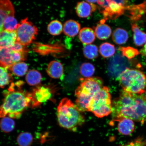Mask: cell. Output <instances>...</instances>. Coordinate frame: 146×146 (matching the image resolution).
Segmentation results:
<instances>
[{
    "instance_id": "obj_3",
    "label": "cell",
    "mask_w": 146,
    "mask_h": 146,
    "mask_svg": "<svg viewBox=\"0 0 146 146\" xmlns=\"http://www.w3.org/2000/svg\"><path fill=\"white\" fill-rule=\"evenodd\" d=\"M82 112L71 100L64 98L57 107L58 123L64 128L76 131L85 123V117Z\"/></svg>"
},
{
    "instance_id": "obj_28",
    "label": "cell",
    "mask_w": 146,
    "mask_h": 146,
    "mask_svg": "<svg viewBox=\"0 0 146 146\" xmlns=\"http://www.w3.org/2000/svg\"><path fill=\"white\" fill-rule=\"evenodd\" d=\"M84 56L88 59L92 60L98 56V49L96 45L90 44L84 46L83 49Z\"/></svg>"
},
{
    "instance_id": "obj_26",
    "label": "cell",
    "mask_w": 146,
    "mask_h": 146,
    "mask_svg": "<svg viewBox=\"0 0 146 146\" xmlns=\"http://www.w3.org/2000/svg\"><path fill=\"white\" fill-rule=\"evenodd\" d=\"M47 30L51 35L58 36L61 34L63 31V26L61 22L58 20L51 21L47 26Z\"/></svg>"
},
{
    "instance_id": "obj_30",
    "label": "cell",
    "mask_w": 146,
    "mask_h": 146,
    "mask_svg": "<svg viewBox=\"0 0 146 146\" xmlns=\"http://www.w3.org/2000/svg\"><path fill=\"white\" fill-rule=\"evenodd\" d=\"M17 141L20 146H30L33 141L32 135L29 132L21 133L18 136Z\"/></svg>"
},
{
    "instance_id": "obj_36",
    "label": "cell",
    "mask_w": 146,
    "mask_h": 146,
    "mask_svg": "<svg viewBox=\"0 0 146 146\" xmlns=\"http://www.w3.org/2000/svg\"><path fill=\"white\" fill-rule=\"evenodd\" d=\"M99 0H85V1L87 3H98Z\"/></svg>"
},
{
    "instance_id": "obj_4",
    "label": "cell",
    "mask_w": 146,
    "mask_h": 146,
    "mask_svg": "<svg viewBox=\"0 0 146 146\" xmlns=\"http://www.w3.org/2000/svg\"><path fill=\"white\" fill-rule=\"evenodd\" d=\"M103 80L100 77L85 78L76 89V105L82 112L88 111L89 102L91 98L103 86Z\"/></svg>"
},
{
    "instance_id": "obj_27",
    "label": "cell",
    "mask_w": 146,
    "mask_h": 146,
    "mask_svg": "<svg viewBox=\"0 0 146 146\" xmlns=\"http://www.w3.org/2000/svg\"><path fill=\"white\" fill-rule=\"evenodd\" d=\"M1 119L0 129L3 132L8 133L13 131L15 127V123L12 118L5 117Z\"/></svg>"
},
{
    "instance_id": "obj_33",
    "label": "cell",
    "mask_w": 146,
    "mask_h": 146,
    "mask_svg": "<svg viewBox=\"0 0 146 146\" xmlns=\"http://www.w3.org/2000/svg\"><path fill=\"white\" fill-rule=\"evenodd\" d=\"M120 146H146V139L142 137H138L132 142Z\"/></svg>"
},
{
    "instance_id": "obj_7",
    "label": "cell",
    "mask_w": 146,
    "mask_h": 146,
    "mask_svg": "<svg viewBox=\"0 0 146 146\" xmlns=\"http://www.w3.org/2000/svg\"><path fill=\"white\" fill-rule=\"evenodd\" d=\"M15 32L17 41L27 46L35 40L38 30L27 18L22 20L19 23Z\"/></svg>"
},
{
    "instance_id": "obj_31",
    "label": "cell",
    "mask_w": 146,
    "mask_h": 146,
    "mask_svg": "<svg viewBox=\"0 0 146 146\" xmlns=\"http://www.w3.org/2000/svg\"><path fill=\"white\" fill-rule=\"evenodd\" d=\"M95 71V68L94 66L90 63H83L80 67V74L86 78H91L94 74Z\"/></svg>"
},
{
    "instance_id": "obj_15",
    "label": "cell",
    "mask_w": 146,
    "mask_h": 146,
    "mask_svg": "<svg viewBox=\"0 0 146 146\" xmlns=\"http://www.w3.org/2000/svg\"><path fill=\"white\" fill-rule=\"evenodd\" d=\"M17 41L15 31L3 30L0 32V47L10 48Z\"/></svg>"
},
{
    "instance_id": "obj_16",
    "label": "cell",
    "mask_w": 146,
    "mask_h": 146,
    "mask_svg": "<svg viewBox=\"0 0 146 146\" xmlns=\"http://www.w3.org/2000/svg\"><path fill=\"white\" fill-rule=\"evenodd\" d=\"M81 29V25L74 20H68L64 23L63 31L64 34L69 37H73L77 35Z\"/></svg>"
},
{
    "instance_id": "obj_13",
    "label": "cell",
    "mask_w": 146,
    "mask_h": 146,
    "mask_svg": "<svg viewBox=\"0 0 146 146\" xmlns=\"http://www.w3.org/2000/svg\"><path fill=\"white\" fill-rule=\"evenodd\" d=\"M46 72L51 78L54 79H62L64 76L63 66L58 61H51L47 66Z\"/></svg>"
},
{
    "instance_id": "obj_21",
    "label": "cell",
    "mask_w": 146,
    "mask_h": 146,
    "mask_svg": "<svg viewBox=\"0 0 146 146\" xmlns=\"http://www.w3.org/2000/svg\"><path fill=\"white\" fill-rule=\"evenodd\" d=\"M129 36L127 31L124 29L117 28L113 33L112 39L117 44L121 45L126 43Z\"/></svg>"
},
{
    "instance_id": "obj_25",
    "label": "cell",
    "mask_w": 146,
    "mask_h": 146,
    "mask_svg": "<svg viewBox=\"0 0 146 146\" xmlns=\"http://www.w3.org/2000/svg\"><path fill=\"white\" fill-rule=\"evenodd\" d=\"M8 69L0 66V88H4L13 81V78Z\"/></svg>"
},
{
    "instance_id": "obj_9",
    "label": "cell",
    "mask_w": 146,
    "mask_h": 146,
    "mask_svg": "<svg viewBox=\"0 0 146 146\" xmlns=\"http://www.w3.org/2000/svg\"><path fill=\"white\" fill-rule=\"evenodd\" d=\"M108 5L103 7L102 11L105 20H114L123 15L126 10L127 7L113 0H106Z\"/></svg>"
},
{
    "instance_id": "obj_14",
    "label": "cell",
    "mask_w": 146,
    "mask_h": 146,
    "mask_svg": "<svg viewBox=\"0 0 146 146\" xmlns=\"http://www.w3.org/2000/svg\"><path fill=\"white\" fill-rule=\"evenodd\" d=\"M15 63L13 51L10 48L0 47V66L8 68Z\"/></svg>"
},
{
    "instance_id": "obj_32",
    "label": "cell",
    "mask_w": 146,
    "mask_h": 146,
    "mask_svg": "<svg viewBox=\"0 0 146 146\" xmlns=\"http://www.w3.org/2000/svg\"><path fill=\"white\" fill-rule=\"evenodd\" d=\"M118 50L121 51L123 56L126 57L129 60L132 59L140 54L137 50L129 46H120L118 48Z\"/></svg>"
},
{
    "instance_id": "obj_20",
    "label": "cell",
    "mask_w": 146,
    "mask_h": 146,
    "mask_svg": "<svg viewBox=\"0 0 146 146\" xmlns=\"http://www.w3.org/2000/svg\"><path fill=\"white\" fill-rule=\"evenodd\" d=\"M131 27L135 44L138 46H143L146 42V33L142 31L136 24H131Z\"/></svg>"
},
{
    "instance_id": "obj_29",
    "label": "cell",
    "mask_w": 146,
    "mask_h": 146,
    "mask_svg": "<svg viewBox=\"0 0 146 146\" xmlns=\"http://www.w3.org/2000/svg\"><path fill=\"white\" fill-rule=\"evenodd\" d=\"M18 24L14 16H9L4 20L3 23V30L9 31H15L17 29Z\"/></svg>"
},
{
    "instance_id": "obj_1",
    "label": "cell",
    "mask_w": 146,
    "mask_h": 146,
    "mask_svg": "<svg viewBox=\"0 0 146 146\" xmlns=\"http://www.w3.org/2000/svg\"><path fill=\"white\" fill-rule=\"evenodd\" d=\"M111 113L114 121L127 118L143 124L146 121V96L123 90L113 101Z\"/></svg>"
},
{
    "instance_id": "obj_18",
    "label": "cell",
    "mask_w": 146,
    "mask_h": 146,
    "mask_svg": "<svg viewBox=\"0 0 146 146\" xmlns=\"http://www.w3.org/2000/svg\"><path fill=\"white\" fill-rule=\"evenodd\" d=\"M102 22L96 25L94 29V32L96 36L98 39L102 40L108 39L112 34V30L108 25Z\"/></svg>"
},
{
    "instance_id": "obj_23",
    "label": "cell",
    "mask_w": 146,
    "mask_h": 146,
    "mask_svg": "<svg viewBox=\"0 0 146 146\" xmlns=\"http://www.w3.org/2000/svg\"><path fill=\"white\" fill-rule=\"evenodd\" d=\"M7 69L11 71L14 75L22 76L26 74L28 67L26 63L21 62L14 64Z\"/></svg>"
},
{
    "instance_id": "obj_10",
    "label": "cell",
    "mask_w": 146,
    "mask_h": 146,
    "mask_svg": "<svg viewBox=\"0 0 146 146\" xmlns=\"http://www.w3.org/2000/svg\"><path fill=\"white\" fill-rule=\"evenodd\" d=\"M124 57L123 55L117 56L110 62L108 71L111 76L117 78L124 70L128 68L130 63Z\"/></svg>"
},
{
    "instance_id": "obj_6",
    "label": "cell",
    "mask_w": 146,
    "mask_h": 146,
    "mask_svg": "<svg viewBox=\"0 0 146 146\" xmlns=\"http://www.w3.org/2000/svg\"><path fill=\"white\" fill-rule=\"evenodd\" d=\"M108 87L103 86L91 98L89 102L88 111L98 118L108 116L111 113L112 103Z\"/></svg>"
},
{
    "instance_id": "obj_12",
    "label": "cell",
    "mask_w": 146,
    "mask_h": 146,
    "mask_svg": "<svg viewBox=\"0 0 146 146\" xmlns=\"http://www.w3.org/2000/svg\"><path fill=\"white\" fill-rule=\"evenodd\" d=\"M97 7L94 3L82 1L78 3L76 7V11L78 17L86 18L90 16L95 11Z\"/></svg>"
},
{
    "instance_id": "obj_17",
    "label": "cell",
    "mask_w": 146,
    "mask_h": 146,
    "mask_svg": "<svg viewBox=\"0 0 146 146\" xmlns=\"http://www.w3.org/2000/svg\"><path fill=\"white\" fill-rule=\"evenodd\" d=\"M94 31L90 27H85L80 30L78 38L80 41L85 45L91 44L96 39Z\"/></svg>"
},
{
    "instance_id": "obj_2",
    "label": "cell",
    "mask_w": 146,
    "mask_h": 146,
    "mask_svg": "<svg viewBox=\"0 0 146 146\" xmlns=\"http://www.w3.org/2000/svg\"><path fill=\"white\" fill-rule=\"evenodd\" d=\"M23 84L21 81L12 83L3 92L4 98L2 104L0 106V118L7 116L11 118H19L31 105V93L23 90Z\"/></svg>"
},
{
    "instance_id": "obj_11",
    "label": "cell",
    "mask_w": 146,
    "mask_h": 146,
    "mask_svg": "<svg viewBox=\"0 0 146 146\" xmlns=\"http://www.w3.org/2000/svg\"><path fill=\"white\" fill-rule=\"evenodd\" d=\"M15 10L10 0H0V32L3 30L4 20L9 16H14Z\"/></svg>"
},
{
    "instance_id": "obj_5",
    "label": "cell",
    "mask_w": 146,
    "mask_h": 146,
    "mask_svg": "<svg viewBox=\"0 0 146 146\" xmlns=\"http://www.w3.org/2000/svg\"><path fill=\"white\" fill-rule=\"evenodd\" d=\"M123 90L131 94H143L146 87V76L136 69L127 68L116 78Z\"/></svg>"
},
{
    "instance_id": "obj_8",
    "label": "cell",
    "mask_w": 146,
    "mask_h": 146,
    "mask_svg": "<svg viewBox=\"0 0 146 146\" xmlns=\"http://www.w3.org/2000/svg\"><path fill=\"white\" fill-rule=\"evenodd\" d=\"M31 106L32 108L37 107L52 98V92L50 87L39 85L33 89Z\"/></svg>"
},
{
    "instance_id": "obj_24",
    "label": "cell",
    "mask_w": 146,
    "mask_h": 146,
    "mask_svg": "<svg viewBox=\"0 0 146 146\" xmlns=\"http://www.w3.org/2000/svg\"><path fill=\"white\" fill-rule=\"evenodd\" d=\"M99 51L102 57L109 58L115 54V48L114 45L108 42H105L100 45Z\"/></svg>"
},
{
    "instance_id": "obj_35",
    "label": "cell",
    "mask_w": 146,
    "mask_h": 146,
    "mask_svg": "<svg viewBox=\"0 0 146 146\" xmlns=\"http://www.w3.org/2000/svg\"><path fill=\"white\" fill-rule=\"evenodd\" d=\"M140 53L144 56H146V42L143 48L140 51Z\"/></svg>"
},
{
    "instance_id": "obj_19",
    "label": "cell",
    "mask_w": 146,
    "mask_h": 146,
    "mask_svg": "<svg viewBox=\"0 0 146 146\" xmlns=\"http://www.w3.org/2000/svg\"><path fill=\"white\" fill-rule=\"evenodd\" d=\"M118 129L119 132L124 135H129L133 132L135 124L130 119L124 118L118 121Z\"/></svg>"
},
{
    "instance_id": "obj_22",
    "label": "cell",
    "mask_w": 146,
    "mask_h": 146,
    "mask_svg": "<svg viewBox=\"0 0 146 146\" xmlns=\"http://www.w3.org/2000/svg\"><path fill=\"white\" fill-rule=\"evenodd\" d=\"M42 76L40 73L35 70H31L27 73L25 77L27 83L31 86H35L40 83Z\"/></svg>"
},
{
    "instance_id": "obj_34",
    "label": "cell",
    "mask_w": 146,
    "mask_h": 146,
    "mask_svg": "<svg viewBox=\"0 0 146 146\" xmlns=\"http://www.w3.org/2000/svg\"><path fill=\"white\" fill-rule=\"evenodd\" d=\"M12 50L17 52H28V49L26 46L22 44L21 43L16 41L13 45L9 48Z\"/></svg>"
}]
</instances>
